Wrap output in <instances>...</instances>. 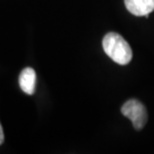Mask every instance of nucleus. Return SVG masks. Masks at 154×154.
Here are the masks:
<instances>
[{"label": "nucleus", "mask_w": 154, "mask_h": 154, "mask_svg": "<svg viewBox=\"0 0 154 154\" xmlns=\"http://www.w3.org/2000/svg\"><path fill=\"white\" fill-rule=\"evenodd\" d=\"M102 46L104 52L117 64L126 65L132 59V49L130 45L118 33H107L103 38Z\"/></svg>", "instance_id": "f257e3e1"}, {"label": "nucleus", "mask_w": 154, "mask_h": 154, "mask_svg": "<svg viewBox=\"0 0 154 154\" xmlns=\"http://www.w3.org/2000/svg\"><path fill=\"white\" fill-rule=\"evenodd\" d=\"M121 113L133 123L136 130H140L147 122V111L145 106L136 99H130L123 104Z\"/></svg>", "instance_id": "f03ea898"}, {"label": "nucleus", "mask_w": 154, "mask_h": 154, "mask_svg": "<svg viewBox=\"0 0 154 154\" xmlns=\"http://www.w3.org/2000/svg\"><path fill=\"white\" fill-rule=\"evenodd\" d=\"M127 10L135 16H148L154 10V0H124Z\"/></svg>", "instance_id": "7ed1b4c3"}, {"label": "nucleus", "mask_w": 154, "mask_h": 154, "mask_svg": "<svg viewBox=\"0 0 154 154\" xmlns=\"http://www.w3.org/2000/svg\"><path fill=\"white\" fill-rule=\"evenodd\" d=\"M19 86L24 93L31 95L35 91L36 73L31 67H26L21 71L19 75Z\"/></svg>", "instance_id": "20e7f679"}, {"label": "nucleus", "mask_w": 154, "mask_h": 154, "mask_svg": "<svg viewBox=\"0 0 154 154\" xmlns=\"http://www.w3.org/2000/svg\"><path fill=\"white\" fill-rule=\"evenodd\" d=\"M3 141H4V132H3V128L0 123V145L3 143Z\"/></svg>", "instance_id": "39448f33"}]
</instances>
